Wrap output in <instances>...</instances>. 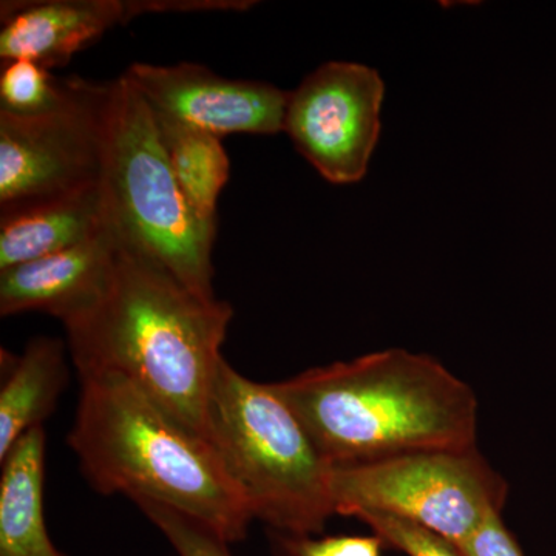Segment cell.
Wrapping results in <instances>:
<instances>
[{"label":"cell","mask_w":556,"mask_h":556,"mask_svg":"<svg viewBox=\"0 0 556 556\" xmlns=\"http://www.w3.org/2000/svg\"><path fill=\"white\" fill-rule=\"evenodd\" d=\"M354 517L371 527L380 540L408 556H464L447 540L408 519L382 511H358Z\"/></svg>","instance_id":"ac0fdd59"},{"label":"cell","mask_w":556,"mask_h":556,"mask_svg":"<svg viewBox=\"0 0 556 556\" xmlns=\"http://www.w3.org/2000/svg\"><path fill=\"white\" fill-rule=\"evenodd\" d=\"M336 514L382 511L408 519L459 546L492 515H501L507 484L478 448L419 450L332 467Z\"/></svg>","instance_id":"8992f818"},{"label":"cell","mask_w":556,"mask_h":556,"mask_svg":"<svg viewBox=\"0 0 556 556\" xmlns=\"http://www.w3.org/2000/svg\"><path fill=\"white\" fill-rule=\"evenodd\" d=\"M102 192L121 243L159 263L182 285L215 299L217 225L189 203L167 159L152 109L126 76L109 83Z\"/></svg>","instance_id":"5b68a950"},{"label":"cell","mask_w":556,"mask_h":556,"mask_svg":"<svg viewBox=\"0 0 556 556\" xmlns=\"http://www.w3.org/2000/svg\"><path fill=\"white\" fill-rule=\"evenodd\" d=\"M79 379L68 445L97 492L166 504L229 544L244 540L254 518L207 439L124 376Z\"/></svg>","instance_id":"3957f363"},{"label":"cell","mask_w":556,"mask_h":556,"mask_svg":"<svg viewBox=\"0 0 556 556\" xmlns=\"http://www.w3.org/2000/svg\"><path fill=\"white\" fill-rule=\"evenodd\" d=\"M457 551L464 556H522L501 515L486 518L473 535L457 546Z\"/></svg>","instance_id":"ffe728a7"},{"label":"cell","mask_w":556,"mask_h":556,"mask_svg":"<svg viewBox=\"0 0 556 556\" xmlns=\"http://www.w3.org/2000/svg\"><path fill=\"white\" fill-rule=\"evenodd\" d=\"M135 504L159 527L178 556H232L228 541L199 519L155 501L138 500Z\"/></svg>","instance_id":"e0dca14e"},{"label":"cell","mask_w":556,"mask_h":556,"mask_svg":"<svg viewBox=\"0 0 556 556\" xmlns=\"http://www.w3.org/2000/svg\"><path fill=\"white\" fill-rule=\"evenodd\" d=\"M108 97L109 83L75 78L53 112H0V211L101 181Z\"/></svg>","instance_id":"52a82bcc"},{"label":"cell","mask_w":556,"mask_h":556,"mask_svg":"<svg viewBox=\"0 0 556 556\" xmlns=\"http://www.w3.org/2000/svg\"><path fill=\"white\" fill-rule=\"evenodd\" d=\"M0 464V556H65L51 541L43 514V427L25 433Z\"/></svg>","instance_id":"4fadbf2b"},{"label":"cell","mask_w":556,"mask_h":556,"mask_svg":"<svg viewBox=\"0 0 556 556\" xmlns=\"http://www.w3.org/2000/svg\"><path fill=\"white\" fill-rule=\"evenodd\" d=\"M281 556H380L379 536L278 538Z\"/></svg>","instance_id":"d6986e66"},{"label":"cell","mask_w":556,"mask_h":556,"mask_svg":"<svg viewBox=\"0 0 556 556\" xmlns=\"http://www.w3.org/2000/svg\"><path fill=\"white\" fill-rule=\"evenodd\" d=\"M7 379L0 390V460L25 433L42 427L68 382L65 345L60 339L30 340L22 356L2 351Z\"/></svg>","instance_id":"5bb4252c"},{"label":"cell","mask_w":556,"mask_h":556,"mask_svg":"<svg viewBox=\"0 0 556 556\" xmlns=\"http://www.w3.org/2000/svg\"><path fill=\"white\" fill-rule=\"evenodd\" d=\"M206 439L252 518L309 536L336 515L332 466L273 383L244 378L223 358L206 409Z\"/></svg>","instance_id":"277c9868"},{"label":"cell","mask_w":556,"mask_h":556,"mask_svg":"<svg viewBox=\"0 0 556 556\" xmlns=\"http://www.w3.org/2000/svg\"><path fill=\"white\" fill-rule=\"evenodd\" d=\"M150 109L222 139L285 129L289 93L258 80L223 78L190 62L131 64L124 73Z\"/></svg>","instance_id":"9c48e42d"},{"label":"cell","mask_w":556,"mask_h":556,"mask_svg":"<svg viewBox=\"0 0 556 556\" xmlns=\"http://www.w3.org/2000/svg\"><path fill=\"white\" fill-rule=\"evenodd\" d=\"M152 112L172 170L189 203L204 222L217 225L219 193L230 175V161L222 139Z\"/></svg>","instance_id":"9a60e30c"},{"label":"cell","mask_w":556,"mask_h":556,"mask_svg":"<svg viewBox=\"0 0 556 556\" xmlns=\"http://www.w3.org/2000/svg\"><path fill=\"white\" fill-rule=\"evenodd\" d=\"M386 86L356 62H327L289 93L285 129L327 181L353 185L368 170L380 137Z\"/></svg>","instance_id":"ba28073f"},{"label":"cell","mask_w":556,"mask_h":556,"mask_svg":"<svg viewBox=\"0 0 556 556\" xmlns=\"http://www.w3.org/2000/svg\"><path fill=\"white\" fill-rule=\"evenodd\" d=\"M73 80L54 78L36 62H7L0 73V112L20 116L53 112L72 97Z\"/></svg>","instance_id":"2e32d148"},{"label":"cell","mask_w":556,"mask_h":556,"mask_svg":"<svg viewBox=\"0 0 556 556\" xmlns=\"http://www.w3.org/2000/svg\"><path fill=\"white\" fill-rule=\"evenodd\" d=\"M118 252V237L109 226L76 247L0 270V316L38 311L64 327L78 320L108 292Z\"/></svg>","instance_id":"8fae6325"},{"label":"cell","mask_w":556,"mask_h":556,"mask_svg":"<svg viewBox=\"0 0 556 556\" xmlns=\"http://www.w3.org/2000/svg\"><path fill=\"white\" fill-rule=\"evenodd\" d=\"M188 11V3L124 0H28L0 7V61H31L43 68L64 67L80 50L116 25L144 13Z\"/></svg>","instance_id":"30bf717a"},{"label":"cell","mask_w":556,"mask_h":556,"mask_svg":"<svg viewBox=\"0 0 556 556\" xmlns=\"http://www.w3.org/2000/svg\"><path fill=\"white\" fill-rule=\"evenodd\" d=\"M109 228L101 181L0 211V270L56 254Z\"/></svg>","instance_id":"7c38bea8"},{"label":"cell","mask_w":556,"mask_h":556,"mask_svg":"<svg viewBox=\"0 0 556 556\" xmlns=\"http://www.w3.org/2000/svg\"><path fill=\"white\" fill-rule=\"evenodd\" d=\"M332 467L478 448V399L437 358L387 350L273 383Z\"/></svg>","instance_id":"7a4b0ae2"},{"label":"cell","mask_w":556,"mask_h":556,"mask_svg":"<svg viewBox=\"0 0 556 556\" xmlns=\"http://www.w3.org/2000/svg\"><path fill=\"white\" fill-rule=\"evenodd\" d=\"M233 311L182 285L119 241L112 283L86 316L65 325L79 378L116 372L206 439V409Z\"/></svg>","instance_id":"6da1fadb"}]
</instances>
